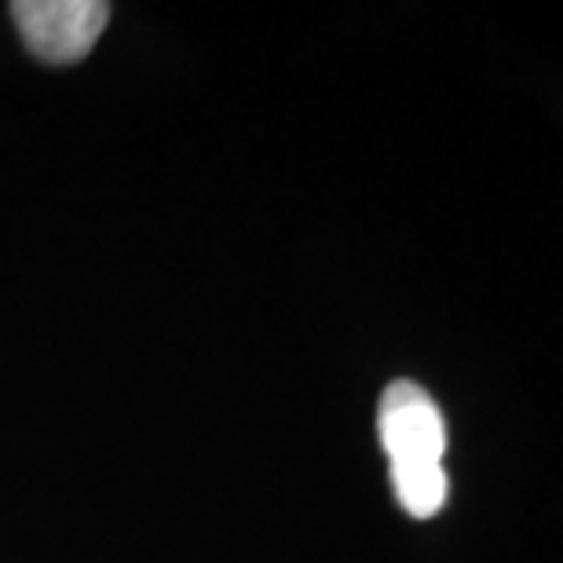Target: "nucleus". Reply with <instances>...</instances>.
Listing matches in <instances>:
<instances>
[{
  "label": "nucleus",
  "instance_id": "nucleus-1",
  "mask_svg": "<svg viewBox=\"0 0 563 563\" xmlns=\"http://www.w3.org/2000/svg\"><path fill=\"white\" fill-rule=\"evenodd\" d=\"M11 19L41 63L70 66L81 63L99 33L110 22V4L103 0H15Z\"/></svg>",
  "mask_w": 563,
  "mask_h": 563
},
{
  "label": "nucleus",
  "instance_id": "nucleus-2",
  "mask_svg": "<svg viewBox=\"0 0 563 563\" xmlns=\"http://www.w3.org/2000/svg\"><path fill=\"white\" fill-rule=\"evenodd\" d=\"M380 446L391 468L443 465L446 454V421L439 402L418 380H391L377 407Z\"/></svg>",
  "mask_w": 563,
  "mask_h": 563
},
{
  "label": "nucleus",
  "instance_id": "nucleus-3",
  "mask_svg": "<svg viewBox=\"0 0 563 563\" xmlns=\"http://www.w3.org/2000/svg\"><path fill=\"white\" fill-rule=\"evenodd\" d=\"M391 490H396V501L413 520H428V516L443 509L450 483L443 465H413V468H391Z\"/></svg>",
  "mask_w": 563,
  "mask_h": 563
}]
</instances>
